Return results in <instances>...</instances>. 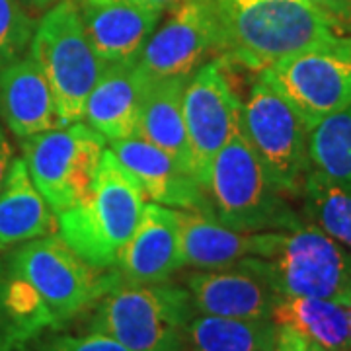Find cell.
Wrapping results in <instances>:
<instances>
[{
  "label": "cell",
  "mask_w": 351,
  "mask_h": 351,
  "mask_svg": "<svg viewBox=\"0 0 351 351\" xmlns=\"http://www.w3.org/2000/svg\"><path fill=\"white\" fill-rule=\"evenodd\" d=\"M195 314L186 287L119 281L90 308L88 334L108 336L131 351H186V330Z\"/></svg>",
  "instance_id": "5b68a950"
},
{
  "label": "cell",
  "mask_w": 351,
  "mask_h": 351,
  "mask_svg": "<svg viewBox=\"0 0 351 351\" xmlns=\"http://www.w3.org/2000/svg\"><path fill=\"white\" fill-rule=\"evenodd\" d=\"M189 78H147L137 137L168 152L195 178L184 121V90Z\"/></svg>",
  "instance_id": "ffe728a7"
},
{
  "label": "cell",
  "mask_w": 351,
  "mask_h": 351,
  "mask_svg": "<svg viewBox=\"0 0 351 351\" xmlns=\"http://www.w3.org/2000/svg\"><path fill=\"white\" fill-rule=\"evenodd\" d=\"M302 207L313 225L351 250V193L313 168L302 186Z\"/></svg>",
  "instance_id": "cb8c5ba5"
},
{
  "label": "cell",
  "mask_w": 351,
  "mask_h": 351,
  "mask_svg": "<svg viewBox=\"0 0 351 351\" xmlns=\"http://www.w3.org/2000/svg\"><path fill=\"white\" fill-rule=\"evenodd\" d=\"M226 64L223 57H213L189 76L184 90V121L193 170L205 191L217 152L240 129L242 100L228 78Z\"/></svg>",
  "instance_id": "30bf717a"
},
{
  "label": "cell",
  "mask_w": 351,
  "mask_h": 351,
  "mask_svg": "<svg viewBox=\"0 0 351 351\" xmlns=\"http://www.w3.org/2000/svg\"><path fill=\"white\" fill-rule=\"evenodd\" d=\"M4 289H6V276L0 269V311L6 313V306H4Z\"/></svg>",
  "instance_id": "d6a6232c"
},
{
  "label": "cell",
  "mask_w": 351,
  "mask_h": 351,
  "mask_svg": "<svg viewBox=\"0 0 351 351\" xmlns=\"http://www.w3.org/2000/svg\"><path fill=\"white\" fill-rule=\"evenodd\" d=\"M145 197L133 174L106 149L90 191L57 213V232L90 265L112 269L137 228Z\"/></svg>",
  "instance_id": "3957f363"
},
{
  "label": "cell",
  "mask_w": 351,
  "mask_h": 351,
  "mask_svg": "<svg viewBox=\"0 0 351 351\" xmlns=\"http://www.w3.org/2000/svg\"><path fill=\"white\" fill-rule=\"evenodd\" d=\"M277 338L279 324L274 318L195 314L186 330V351H276Z\"/></svg>",
  "instance_id": "7402d4cb"
},
{
  "label": "cell",
  "mask_w": 351,
  "mask_h": 351,
  "mask_svg": "<svg viewBox=\"0 0 351 351\" xmlns=\"http://www.w3.org/2000/svg\"><path fill=\"white\" fill-rule=\"evenodd\" d=\"M281 326L295 328L322 351H351L348 308L343 304L308 297H281L274 311Z\"/></svg>",
  "instance_id": "603a6c76"
},
{
  "label": "cell",
  "mask_w": 351,
  "mask_h": 351,
  "mask_svg": "<svg viewBox=\"0 0 351 351\" xmlns=\"http://www.w3.org/2000/svg\"><path fill=\"white\" fill-rule=\"evenodd\" d=\"M27 55L49 82L61 125L82 121L104 63L88 39L75 0H61L45 12L36 25Z\"/></svg>",
  "instance_id": "52a82bcc"
},
{
  "label": "cell",
  "mask_w": 351,
  "mask_h": 351,
  "mask_svg": "<svg viewBox=\"0 0 351 351\" xmlns=\"http://www.w3.org/2000/svg\"><path fill=\"white\" fill-rule=\"evenodd\" d=\"M276 351H311V341L299 334L295 328L279 324V338Z\"/></svg>",
  "instance_id": "f1b7e54d"
},
{
  "label": "cell",
  "mask_w": 351,
  "mask_h": 351,
  "mask_svg": "<svg viewBox=\"0 0 351 351\" xmlns=\"http://www.w3.org/2000/svg\"><path fill=\"white\" fill-rule=\"evenodd\" d=\"M78 10L104 66L137 63L164 14L121 0H80Z\"/></svg>",
  "instance_id": "2e32d148"
},
{
  "label": "cell",
  "mask_w": 351,
  "mask_h": 351,
  "mask_svg": "<svg viewBox=\"0 0 351 351\" xmlns=\"http://www.w3.org/2000/svg\"><path fill=\"white\" fill-rule=\"evenodd\" d=\"M20 143L29 178L55 213L75 207L90 191L108 149L106 137L80 121Z\"/></svg>",
  "instance_id": "9c48e42d"
},
{
  "label": "cell",
  "mask_w": 351,
  "mask_h": 351,
  "mask_svg": "<svg viewBox=\"0 0 351 351\" xmlns=\"http://www.w3.org/2000/svg\"><path fill=\"white\" fill-rule=\"evenodd\" d=\"M197 314L265 320L274 318L281 295L244 263L223 269H195L184 281Z\"/></svg>",
  "instance_id": "4fadbf2b"
},
{
  "label": "cell",
  "mask_w": 351,
  "mask_h": 351,
  "mask_svg": "<svg viewBox=\"0 0 351 351\" xmlns=\"http://www.w3.org/2000/svg\"><path fill=\"white\" fill-rule=\"evenodd\" d=\"M207 195L215 217L239 232L291 230L304 223L265 174L242 129L217 152Z\"/></svg>",
  "instance_id": "8992f818"
},
{
  "label": "cell",
  "mask_w": 351,
  "mask_h": 351,
  "mask_svg": "<svg viewBox=\"0 0 351 351\" xmlns=\"http://www.w3.org/2000/svg\"><path fill=\"white\" fill-rule=\"evenodd\" d=\"M147 78L137 63L106 64L84 108V119L106 141L137 137Z\"/></svg>",
  "instance_id": "ac0fdd59"
},
{
  "label": "cell",
  "mask_w": 351,
  "mask_h": 351,
  "mask_svg": "<svg viewBox=\"0 0 351 351\" xmlns=\"http://www.w3.org/2000/svg\"><path fill=\"white\" fill-rule=\"evenodd\" d=\"M0 119L18 141L61 127L53 90L29 55L0 73Z\"/></svg>",
  "instance_id": "e0dca14e"
},
{
  "label": "cell",
  "mask_w": 351,
  "mask_h": 351,
  "mask_svg": "<svg viewBox=\"0 0 351 351\" xmlns=\"http://www.w3.org/2000/svg\"><path fill=\"white\" fill-rule=\"evenodd\" d=\"M121 2H131V4H138V6H147V8L160 10V12H174L184 0H121Z\"/></svg>",
  "instance_id": "4dcf8cb0"
},
{
  "label": "cell",
  "mask_w": 351,
  "mask_h": 351,
  "mask_svg": "<svg viewBox=\"0 0 351 351\" xmlns=\"http://www.w3.org/2000/svg\"><path fill=\"white\" fill-rule=\"evenodd\" d=\"M308 147L313 168L351 193V106L314 127Z\"/></svg>",
  "instance_id": "d4e9b609"
},
{
  "label": "cell",
  "mask_w": 351,
  "mask_h": 351,
  "mask_svg": "<svg viewBox=\"0 0 351 351\" xmlns=\"http://www.w3.org/2000/svg\"><path fill=\"white\" fill-rule=\"evenodd\" d=\"M55 215L32 182L24 158H14L0 188V248L57 232L59 223Z\"/></svg>",
  "instance_id": "44dd1931"
},
{
  "label": "cell",
  "mask_w": 351,
  "mask_h": 351,
  "mask_svg": "<svg viewBox=\"0 0 351 351\" xmlns=\"http://www.w3.org/2000/svg\"><path fill=\"white\" fill-rule=\"evenodd\" d=\"M219 55L211 22L197 0H184L151 36L138 57L145 78H189Z\"/></svg>",
  "instance_id": "7c38bea8"
},
{
  "label": "cell",
  "mask_w": 351,
  "mask_h": 351,
  "mask_svg": "<svg viewBox=\"0 0 351 351\" xmlns=\"http://www.w3.org/2000/svg\"><path fill=\"white\" fill-rule=\"evenodd\" d=\"M110 149L133 174L151 201L172 209L213 215L209 195L199 182L156 145L141 137H129L112 141Z\"/></svg>",
  "instance_id": "9a60e30c"
},
{
  "label": "cell",
  "mask_w": 351,
  "mask_h": 351,
  "mask_svg": "<svg viewBox=\"0 0 351 351\" xmlns=\"http://www.w3.org/2000/svg\"><path fill=\"white\" fill-rule=\"evenodd\" d=\"M348 308V322H350V330H351V304L350 306H346Z\"/></svg>",
  "instance_id": "836d02e7"
},
{
  "label": "cell",
  "mask_w": 351,
  "mask_h": 351,
  "mask_svg": "<svg viewBox=\"0 0 351 351\" xmlns=\"http://www.w3.org/2000/svg\"><path fill=\"white\" fill-rule=\"evenodd\" d=\"M36 32V24L20 0H0V73L24 57Z\"/></svg>",
  "instance_id": "484cf974"
},
{
  "label": "cell",
  "mask_w": 351,
  "mask_h": 351,
  "mask_svg": "<svg viewBox=\"0 0 351 351\" xmlns=\"http://www.w3.org/2000/svg\"><path fill=\"white\" fill-rule=\"evenodd\" d=\"M211 22L217 57L262 73L304 51H346L351 38L308 0H197Z\"/></svg>",
  "instance_id": "7a4b0ae2"
},
{
  "label": "cell",
  "mask_w": 351,
  "mask_h": 351,
  "mask_svg": "<svg viewBox=\"0 0 351 351\" xmlns=\"http://www.w3.org/2000/svg\"><path fill=\"white\" fill-rule=\"evenodd\" d=\"M184 267L178 209L147 203L133 237L121 252L115 269L123 283H166Z\"/></svg>",
  "instance_id": "5bb4252c"
},
{
  "label": "cell",
  "mask_w": 351,
  "mask_h": 351,
  "mask_svg": "<svg viewBox=\"0 0 351 351\" xmlns=\"http://www.w3.org/2000/svg\"><path fill=\"white\" fill-rule=\"evenodd\" d=\"M240 129L274 186L287 197L301 199L304 180L313 170L311 129L295 106L262 75L242 101Z\"/></svg>",
  "instance_id": "ba28073f"
},
{
  "label": "cell",
  "mask_w": 351,
  "mask_h": 351,
  "mask_svg": "<svg viewBox=\"0 0 351 351\" xmlns=\"http://www.w3.org/2000/svg\"><path fill=\"white\" fill-rule=\"evenodd\" d=\"M281 297L351 304V250L313 223L262 232L260 256L242 262Z\"/></svg>",
  "instance_id": "277c9868"
},
{
  "label": "cell",
  "mask_w": 351,
  "mask_h": 351,
  "mask_svg": "<svg viewBox=\"0 0 351 351\" xmlns=\"http://www.w3.org/2000/svg\"><path fill=\"white\" fill-rule=\"evenodd\" d=\"M119 281L115 267L90 265L59 232L25 242L14 252L4 289L12 343L18 348L45 328H63Z\"/></svg>",
  "instance_id": "6da1fadb"
},
{
  "label": "cell",
  "mask_w": 351,
  "mask_h": 351,
  "mask_svg": "<svg viewBox=\"0 0 351 351\" xmlns=\"http://www.w3.org/2000/svg\"><path fill=\"white\" fill-rule=\"evenodd\" d=\"M260 75L295 106L311 131L351 106V53L346 51L289 55Z\"/></svg>",
  "instance_id": "8fae6325"
},
{
  "label": "cell",
  "mask_w": 351,
  "mask_h": 351,
  "mask_svg": "<svg viewBox=\"0 0 351 351\" xmlns=\"http://www.w3.org/2000/svg\"><path fill=\"white\" fill-rule=\"evenodd\" d=\"M178 223L184 267L223 269L262 250V232L232 230L211 213L178 209Z\"/></svg>",
  "instance_id": "d6986e66"
},
{
  "label": "cell",
  "mask_w": 351,
  "mask_h": 351,
  "mask_svg": "<svg viewBox=\"0 0 351 351\" xmlns=\"http://www.w3.org/2000/svg\"><path fill=\"white\" fill-rule=\"evenodd\" d=\"M18 351H131L123 343L101 336V334H84V336H47L41 339H27L18 346Z\"/></svg>",
  "instance_id": "4316f807"
},
{
  "label": "cell",
  "mask_w": 351,
  "mask_h": 351,
  "mask_svg": "<svg viewBox=\"0 0 351 351\" xmlns=\"http://www.w3.org/2000/svg\"><path fill=\"white\" fill-rule=\"evenodd\" d=\"M22 4H25V6H29V8H36V10H39V8H47V6H51L55 0H20Z\"/></svg>",
  "instance_id": "1f68e13d"
},
{
  "label": "cell",
  "mask_w": 351,
  "mask_h": 351,
  "mask_svg": "<svg viewBox=\"0 0 351 351\" xmlns=\"http://www.w3.org/2000/svg\"><path fill=\"white\" fill-rule=\"evenodd\" d=\"M14 162V149L10 145V141L6 137V131H4V123L0 119V188L8 176V170Z\"/></svg>",
  "instance_id": "f546056e"
},
{
  "label": "cell",
  "mask_w": 351,
  "mask_h": 351,
  "mask_svg": "<svg viewBox=\"0 0 351 351\" xmlns=\"http://www.w3.org/2000/svg\"><path fill=\"white\" fill-rule=\"evenodd\" d=\"M311 351H322V350H320V348H316V346H313V343H311Z\"/></svg>",
  "instance_id": "e575fe53"
},
{
  "label": "cell",
  "mask_w": 351,
  "mask_h": 351,
  "mask_svg": "<svg viewBox=\"0 0 351 351\" xmlns=\"http://www.w3.org/2000/svg\"><path fill=\"white\" fill-rule=\"evenodd\" d=\"M322 14L338 25L339 29H351V0H308Z\"/></svg>",
  "instance_id": "83f0119b"
}]
</instances>
